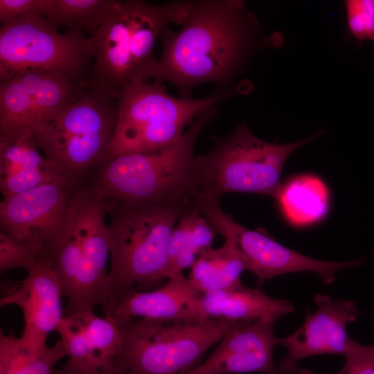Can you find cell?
<instances>
[{"mask_svg": "<svg viewBox=\"0 0 374 374\" xmlns=\"http://www.w3.org/2000/svg\"><path fill=\"white\" fill-rule=\"evenodd\" d=\"M91 37L67 30L62 33L44 18L15 19L0 27V79L28 69L63 72L89 82L94 62Z\"/></svg>", "mask_w": 374, "mask_h": 374, "instance_id": "obj_9", "label": "cell"}, {"mask_svg": "<svg viewBox=\"0 0 374 374\" xmlns=\"http://www.w3.org/2000/svg\"><path fill=\"white\" fill-rule=\"evenodd\" d=\"M106 202L111 263L105 316L133 290H150L163 281L172 233L186 213L168 206L127 207Z\"/></svg>", "mask_w": 374, "mask_h": 374, "instance_id": "obj_4", "label": "cell"}, {"mask_svg": "<svg viewBox=\"0 0 374 374\" xmlns=\"http://www.w3.org/2000/svg\"><path fill=\"white\" fill-rule=\"evenodd\" d=\"M317 308L308 312L302 326L290 335L279 339L278 345L287 348L286 355L277 363L279 374L295 371L301 359L321 355L344 356L350 338L346 327L358 314L355 302L334 299L317 294L314 298Z\"/></svg>", "mask_w": 374, "mask_h": 374, "instance_id": "obj_13", "label": "cell"}, {"mask_svg": "<svg viewBox=\"0 0 374 374\" xmlns=\"http://www.w3.org/2000/svg\"><path fill=\"white\" fill-rule=\"evenodd\" d=\"M287 220L295 226H306L322 219L328 208V191L319 177L305 175L282 186L276 199Z\"/></svg>", "mask_w": 374, "mask_h": 374, "instance_id": "obj_21", "label": "cell"}, {"mask_svg": "<svg viewBox=\"0 0 374 374\" xmlns=\"http://www.w3.org/2000/svg\"><path fill=\"white\" fill-rule=\"evenodd\" d=\"M259 24L239 0H193L181 29L161 35L159 60L162 80L172 84L181 97L190 98L196 86L211 83L214 92L232 85L260 39Z\"/></svg>", "mask_w": 374, "mask_h": 374, "instance_id": "obj_1", "label": "cell"}, {"mask_svg": "<svg viewBox=\"0 0 374 374\" xmlns=\"http://www.w3.org/2000/svg\"><path fill=\"white\" fill-rule=\"evenodd\" d=\"M246 270L242 257L235 245L224 240V244L202 252L190 267L188 279L202 293L233 288L242 283Z\"/></svg>", "mask_w": 374, "mask_h": 374, "instance_id": "obj_20", "label": "cell"}, {"mask_svg": "<svg viewBox=\"0 0 374 374\" xmlns=\"http://www.w3.org/2000/svg\"><path fill=\"white\" fill-rule=\"evenodd\" d=\"M78 206L84 269L79 312L104 310L108 301L107 266L109 253L107 205L105 197L89 184L76 196Z\"/></svg>", "mask_w": 374, "mask_h": 374, "instance_id": "obj_15", "label": "cell"}, {"mask_svg": "<svg viewBox=\"0 0 374 374\" xmlns=\"http://www.w3.org/2000/svg\"><path fill=\"white\" fill-rule=\"evenodd\" d=\"M238 88L191 98L170 94L159 80L130 84L121 91L114 136L108 160L121 154L153 150L181 139L186 127L205 111L239 93Z\"/></svg>", "mask_w": 374, "mask_h": 374, "instance_id": "obj_6", "label": "cell"}, {"mask_svg": "<svg viewBox=\"0 0 374 374\" xmlns=\"http://www.w3.org/2000/svg\"><path fill=\"white\" fill-rule=\"evenodd\" d=\"M215 114V107L200 114L181 139L171 145L107 160L89 184L107 200L123 206L197 211L202 184L195 145Z\"/></svg>", "mask_w": 374, "mask_h": 374, "instance_id": "obj_2", "label": "cell"}, {"mask_svg": "<svg viewBox=\"0 0 374 374\" xmlns=\"http://www.w3.org/2000/svg\"><path fill=\"white\" fill-rule=\"evenodd\" d=\"M203 308L208 319L236 321L260 319L277 321L294 311L291 301L271 298L258 288L247 287L242 284L203 293Z\"/></svg>", "mask_w": 374, "mask_h": 374, "instance_id": "obj_18", "label": "cell"}, {"mask_svg": "<svg viewBox=\"0 0 374 374\" xmlns=\"http://www.w3.org/2000/svg\"><path fill=\"white\" fill-rule=\"evenodd\" d=\"M72 366L74 368L75 374H130L118 356H116L98 369L82 370Z\"/></svg>", "mask_w": 374, "mask_h": 374, "instance_id": "obj_29", "label": "cell"}, {"mask_svg": "<svg viewBox=\"0 0 374 374\" xmlns=\"http://www.w3.org/2000/svg\"><path fill=\"white\" fill-rule=\"evenodd\" d=\"M66 355L60 339L44 350L26 344L12 333L0 332V374H53L55 365Z\"/></svg>", "mask_w": 374, "mask_h": 374, "instance_id": "obj_22", "label": "cell"}, {"mask_svg": "<svg viewBox=\"0 0 374 374\" xmlns=\"http://www.w3.org/2000/svg\"><path fill=\"white\" fill-rule=\"evenodd\" d=\"M321 134L319 131L293 143L277 144L254 135L246 122L219 139L207 153L197 156L202 196L220 200L229 193H252L276 199L280 175L288 157Z\"/></svg>", "mask_w": 374, "mask_h": 374, "instance_id": "obj_7", "label": "cell"}, {"mask_svg": "<svg viewBox=\"0 0 374 374\" xmlns=\"http://www.w3.org/2000/svg\"><path fill=\"white\" fill-rule=\"evenodd\" d=\"M62 175L37 148L33 127L0 134V190L3 198L26 192Z\"/></svg>", "mask_w": 374, "mask_h": 374, "instance_id": "obj_17", "label": "cell"}, {"mask_svg": "<svg viewBox=\"0 0 374 374\" xmlns=\"http://www.w3.org/2000/svg\"><path fill=\"white\" fill-rule=\"evenodd\" d=\"M237 321L132 320L122 324L123 341L118 356L130 374H185Z\"/></svg>", "mask_w": 374, "mask_h": 374, "instance_id": "obj_8", "label": "cell"}, {"mask_svg": "<svg viewBox=\"0 0 374 374\" xmlns=\"http://www.w3.org/2000/svg\"><path fill=\"white\" fill-rule=\"evenodd\" d=\"M290 374H317L315 372L309 371L308 369L301 368V369H296L295 371L290 373Z\"/></svg>", "mask_w": 374, "mask_h": 374, "instance_id": "obj_31", "label": "cell"}, {"mask_svg": "<svg viewBox=\"0 0 374 374\" xmlns=\"http://www.w3.org/2000/svg\"><path fill=\"white\" fill-rule=\"evenodd\" d=\"M345 362L336 374H374V345L365 346L350 338Z\"/></svg>", "mask_w": 374, "mask_h": 374, "instance_id": "obj_28", "label": "cell"}, {"mask_svg": "<svg viewBox=\"0 0 374 374\" xmlns=\"http://www.w3.org/2000/svg\"><path fill=\"white\" fill-rule=\"evenodd\" d=\"M119 98L87 82L66 109L33 127L37 148L62 175L89 183L107 162L117 125Z\"/></svg>", "mask_w": 374, "mask_h": 374, "instance_id": "obj_5", "label": "cell"}, {"mask_svg": "<svg viewBox=\"0 0 374 374\" xmlns=\"http://www.w3.org/2000/svg\"><path fill=\"white\" fill-rule=\"evenodd\" d=\"M81 332L86 348L100 367L118 356L123 341L122 324L93 311L70 315Z\"/></svg>", "mask_w": 374, "mask_h": 374, "instance_id": "obj_23", "label": "cell"}, {"mask_svg": "<svg viewBox=\"0 0 374 374\" xmlns=\"http://www.w3.org/2000/svg\"><path fill=\"white\" fill-rule=\"evenodd\" d=\"M190 6L188 0H115L92 37L95 58L89 82L120 96L130 84L163 82L155 43L170 25L184 23Z\"/></svg>", "mask_w": 374, "mask_h": 374, "instance_id": "obj_3", "label": "cell"}, {"mask_svg": "<svg viewBox=\"0 0 374 374\" xmlns=\"http://www.w3.org/2000/svg\"><path fill=\"white\" fill-rule=\"evenodd\" d=\"M115 0H53L46 18L48 24L57 30H85L93 37L100 27Z\"/></svg>", "mask_w": 374, "mask_h": 374, "instance_id": "obj_24", "label": "cell"}, {"mask_svg": "<svg viewBox=\"0 0 374 374\" xmlns=\"http://www.w3.org/2000/svg\"><path fill=\"white\" fill-rule=\"evenodd\" d=\"M105 317L121 324L139 319H208L203 308V293L195 288L183 274L168 278L157 289L133 290Z\"/></svg>", "mask_w": 374, "mask_h": 374, "instance_id": "obj_16", "label": "cell"}, {"mask_svg": "<svg viewBox=\"0 0 374 374\" xmlns=\"http://www.w3.org/2000/svg\"><path fill=\"white\" fill-rule=\"evenodd\" d=\"M62 290L59 280L46 259L37 263L24 280L4 282L0 305L17 306L24 317L21 338L39 350L48 348L49 335L56 331L64 317Z\"/></svg>", "mask_w": 374, "mask_h": 374, "instance_id": "obj_14", "label": "cell"}, {"mask_svg": "<svg viewBox=\"0 0 374 374\" xmlns=\"http://www.w3.org/2000/svg\"><path fill=\"white\" fill-rule=\"evenodd\" d=\"M211 223L216 233L235 245L246 270L256 277L258 285L276 276L301 271L317 273L324 284L330 285L335 282L337 272L364 264L363 258L332 262L308 257L285 247L260 231L242 226L223 211L213 216Z\"/></svg>", "mask_w": 374, "mask_h": 374, "instance_id": "obj_12", "label": "cell"}, {"mask_svg": "<svg viewBox=\"0 0 374 374\" xmlns=\"http://www.w3.org/2000/svg\"><path fill=\"white\" fill-rule=\"evenodd\" d=\"M53 0H0V23L31 17L46 19Z\"/></svg>", "mask_w": 374, "mask_h": 374, "instance_id": "obj_27", "label": "cell"}, {"mask_svg": "<svg viewBox=\"0 0 374 374\" xmlns=\"http://www.w3.org/2000/svg\"><path fill=\"white\" fill-rule=\"evenodd\" d=\"M344 5L350 35L359 42H374V0H346Z\"/></svg>", "mask_w": 374, "mask_h": 374, "instance_id": "obj_26", "label": "cell"}, {"mask_svg": "<svg viewBox=\"0 0 374 374\" xmlns=\"http://www.w3.org/2000/svg\"><path fill=\"white\" fill-rule=\"evenodd\" d=\"M215 233L206 217L198 211L184 214L172 233L163 280L191 267L199 254L211 248Z\"/></svg>", "mask_w": 374, "mask_h": 374, "instance_id": "obj_19", "label": "cell"}, {"mask_svg": "<svg viewBox=\"0 0 374 374\" xmlns=\"http://www.w3.org/2000/svg\"><path fill=\"white\" fill-rule=\"evenodd\" d=\"M53 374H75V371L72 365L68 362L60 369H55Z\"/></svg>", "mask_w": 374, "mask_h": 374, "instance_id": "obj_30", "label": "cell"}, {"mask_svg": "<svg viewBox=\"0 0 374 374\" xmlns=\"http://www.w3.org/2000/svg\"><path fill=\"white\" fill-rule=\"evenodd\" d=\"M46 258L30 247L0 230V271L22 268L30 271Z\"/></svg>", "mask_w": 374, "mask_h": 374, "instance_id": "obj_25", "label": "cell"}, {"mask_svg": "<svg viewBox=\"0 0 374 374\" xmlns=\"http://www.w3.org/2000/svg\"><path fill=\"white\" fill-rule=\"evenodd\" d=\"M84 84L63 72L42 69L0 79V134L54 118L78 98Z\"/></svg>", "mask_w": 374, "mask_h": 374, "instance_id": "obj_11", "label": "cell"}, {"mask_svg": "<svg viewBox=\"0 0 374 374\" xmlns=\"http://www.w3.org/2000/svg\"><path fill=\"white\" fill-rule=\"evenodd\" d=\"M88 183L64 175L2 198L0 227L46 258L79 190Z\"/></svg>", "mask_w": 374, "mask_h": 374, "instance_id": "obj_10", "label": "cell"}]
</instances>
